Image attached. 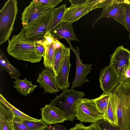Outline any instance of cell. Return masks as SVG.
<instances>
[{
	"label": "cell",
	"mask_w": 130,
	"mask_h": 130,
	"mask_svg": "<svg viewBox=\"0 0 130 130\" xmlns=\"http://www.w3.org/2000/svg\"><path fill=\"white\" fill-rule=\"evenodd\" d=\"M8 41L7 52L16 59L35 63L40 62L44 56V47L38 40L27 37L23 28L18 34Z\"/></svg>",
	"instance_id": "1"
},
{
	"label": "cell",
	"mask_w": 130,
	"mask_h": 130,
	"mask_svg": "<svg viewBox=\"0 0 130 130\" xmlns=\"http://www.w3.org/2000/svg\"><path fill=\"white\" fill-rule=\"evenodd\" d=\"M116 105L118 126L130 130V86L120 84L112 93Z\"/></svg>",
	"instance_id": "2"
},
{
	"label": "cell",
	"mask_w": 130,
	"mask_h": 130,
	"mask_svg": "<svg viewBox=\"0 0 130 130\" xmlns=\"http://www.w3.org/2000/svg\"><path fill=\"white\" fill-rule=\"evenodd\" d=\"M83 91L71 89L63 90L59 95L51 100L50 104L60 109L67 120L73 121L76 117L75 106L78 101L84 96Z\"/></svg>",
	"instance_id": "3"
},
{
	"label": "cell",
	"mask_w": 130,
	"mask_h": 130,
	"mask_svg": "<svg viewBox=\"0 0 130 130\" xmlns=\"http://www.w3.org/2000/svg\"><path fill=\"white\" fill-rule=\"evenodd\" d=\"M17 1L8 0L0 11V45L9 39L18 11Z\"/></svg>",
	"instance_id": "4"
},
{
	"label": "cell",
	"mask_w": 130,
	"mask_h": 130,
	"mask_svg": "<svg viewBox=\"0 0 130 130\" xmlns=\"http://www.w3.org/2000/svg\"><path fill=\"white\" fill-rule=\"evenodd\" d=\"M101 1L69 0L71 5L65 12L61 22H67L72 24L77 21L91 10L98 8Z\"/></svg>",
	"instance_id": "5"
},
{
	"label": "cell",
	"mask_w": 130,
	"mask_h": 130,
	"mask_svg": "<svg viewBox=\"0 0 130 130\" xmlns=\"http://www.w3.org/2000/svg\"><path fill=\"white\" fill-rule=\"evenodd\" d=\"M75 113L76 119L82 122L94 123L103 119V114L99 111L92 99L79 100L76 105Z\"/></svg>",
	"instance_id": "6"
},
{
	"label": "cell",
	"mask_w": 130,
	"mask_h": 130,
	"mask_svg": "<svg viewBox=\"0 0 130 130\" xmlns=\"http://www.w3.org/2000/svg\"><path fill=\"white\" fill-rule=\"evenodd\" d=\"M53 8L48 5L39 2L38 0H32L22 13V24H29L35 20L48 14Z\"/></svg>",
	"instance_id": "7"
},
{
	"label": "cell",
	"mask_w": 130,
	"mask_h": 130,
	"mask_svg": "<svg viewBox=\"0 0 130 130\" xmlns=\"http://www.w3.org/2000/svg\"><path fill=\"white\" fill-rule=\"evenodd\" d=\"M51 12L38 18L27 25H23L26 36L35 40L42 38L47 32Z\"/></svg>",
	"instance_id": "8"
},
{
	"label": "cell",
	"mask_w": 130,
	"mask_h": 130,
	"mask_svg": "<svg viewBox=\"0 0 130 130\" xmlns=\"http://www.w3.org/2000/svg\"><path fill=\"white\" fill-rule=\"evenodd\" d=\"M69 48L65 46L64 48L62 60L58 72L55 76L56 84L59 89L63 90L70 86L68 77L72 66L70 61V55Z\"/></svg>",
	"instance_id": "9"
},
{
	"label": "cell",
	"mask_w": 130,
	"mask_h": 130,
	"mask_svg": "<svg viewBox=\"0 0 130 130\" xmlns=\"http://www.w3.org/2000/svg\"><path fill=\"white\" fill-rule=\"evenodd\" d=\"M110 57L109 65L120 77L130 63V51L122 45L116 48Z\"/></svg>",
	"instance_id": "10"
},
{
	"label": "cell",
	"mask_w": 130,
	"mask_h": 130,
	"mask_svg": "<svg viewBox=\"0 0 130 130\" xmlns=\"http://www.w3.org/2000/svg\"><path fill=\"white\" fill-rule=\"evenodd\" d=\"M100 87L105 94L112 93L120 84V77L109 65L106 66L100 73Z\"/></svg>",
	"instance_id": "11"
},
{
	"label": "cell",
	"mask_w": 130,
	"mask_h": 130,
	"mask_svg": "<svg viewBox=\"0 0 130 130\" xmlns=\"http://www.w3.org/2000/svg\"><path fill=\"white\" fill-rule=\"evenodd\" d=\"M69 44L70 49L73 52L75 55L76 59L75 75L71 87V89H74L76 87L82 86L84 84L89 81V80L86 78V77L92 69L91 67L92 65L83 63L80 58L79 47L76 46L74 48L70 43Z\"/></svg>",
	"instance_id": "12"
},
{
	"label": "cell",
	"mask_w": 130,
	"mask_h": 130,
	"mask_svg": "<svg viewBox=\"0 0 130 130\" xmlns=\"http://www.w3.org/2000/svg\"><path fill=\"white\" fill-rule=\"evenodd\" d=\"M130 1L124 0L123 2L113 4L103 9L100 15L93 22L92 26L100 19L107 17L114 19L126 29L124 3Z\"/></svg>",
	"instance_id": "13"
},
{
	"label": "cell",
	"mask_w": 130,
	"mask_h": 130,
	"mask_svg": "<svg viewBox=\"0 0 130 130\" xmlns=\"http://www.w3.org/2000/svg\"><path fill=\"white\" fill-rule=\"evenodd\" d=\"M36 81L39 84V87L43 88L44 94L48 93L52 94L59 91L56 84L55 75L50 68L43 69L39 73Z\"/></svg>",
	"instance_id": "14"
},
{
	"label": "cell",
	"mask_w": 130,
	"mask_h": 130,
	"mask_svg": "<svg viewBox=\"0 0 130 130\" xmlns=\"http://www.w3.org/2000/svg\"><path fill=\"white\" fill-rule=\"evenodd\" d=\"M41 119L47 125L62 123L67 120L61 111L56 107L50 104H46L40 108Z\"/></svg>",
	"instance_id": "15"
},
{
	"label": "cell",
	"mask_w": 130,
	"mask_h": 130,
	"mask_svg": "<svg viewBox=\"0 0 130 130\" xmlns=\"http://www.w3.org/2000/svg\"><path fill=\"white\" fill-rule=\"evenodd\" d=\"M72 24L67 22H62L50 32L56 39L64 38L69 44L71 40L78 41L79 40L74 33Z\"/></svg>",
	"instance_id": "16"
},
{
	"label": "cell",
	"mask_w": 130,
	"mask_h": 130,
	"mask_svg": "<svg viewBox=\"0 0 130 130\" xmlns=\"http://www.w3.org/2000/svg\"><path fill=\"white\" fill-rule=\"evenodd\" d=\"M14 116L10 109L0 101V130H14Z\"/></svg>",
	"instance_id": "17"
},
{
	"label": "cell",
	"mask_w": 130,
	"mask_h": 130,
	"mask_svg": "<svg viewBox=\"0 0 130 130\" xmlns=\"http://www.w3.org/2000/svg\"><path fill=\"white\" fill-rule=\"evenodd\" d=\"M103 117L104 119L113 125L118 126L116 105L112 93L110 94L107 107Z\"/></svg>",
	"instance_id": "18"
},
{
	"label": "cell",
	"mask_w": 130,
	"mask_h": 130,
	"mask_svg": "<svg viewBox=\"0 0 130 130\" xmlns=\"http://www.w3.org/2000/svg\"><path fill=\"white\" fill-rule=\"evenodd\" d=\"M68 8L63 4L56 8H53L51 15L47 32H50L62 21L64 14Z\"/></svg>",
	"instance_id": "19"
},
{
	"label": "cell",
	"mask_w": 130,
	"mask_h": 130,
	"mask_svg": "<svg viewBox=\"0 0 130 130\" xmlns=\"http://www.w3.org/2000/svg\"><path fill=\"white\" fill-rule=\"evenodd\" d=\"M13 83L14 84L13 87L16 89L17 92L25 96L33 93L37 86L36 85L33 84L31 82L26 78L23 79H16Z\"/></svg>",
	"instance_id": "20"
},
{
	"label": "cell",
	"mask_w": 130,
	"mask_h": 130,
	"mask_svg": "<svg viewBox=\"0 0 130 130\" xmlns=\"http://www.w3.org/2000/svg\"><path fill=\"white\" fill-rule=\"evenodd\" d=\"M0 69L6 71L12 79L18 78L20 76V72L10 63L2 51L0 49Z\"/></svg>",
	"instance_id": "21"
},
{
	"label": "cell",
	"mask_w": 130,
	"mask_h": 130,
	"mask_svg": "<svg viewBox=\"0 0 130 130\" xmlns=\"http://www.w3.org/2000/svg\"><path fill=\"white\" fill-rule=\"evenodd\" d=\"M53 43L44 47V54L43 64L47 68L52 70L56 48Z\"/></svg>",
	"instance_id": "22"
},
{
	"label": "cell",
	"mask_w": 130,
	"mask_h": 130,
	"mask_svg": "<svg viewBox=\"0 0 130 130\" xmlns=\"http://www.w3.org/2000/svg\"><path fill=\"white\" fill-rule=\"evenodd\" d=\"M0 101L4 103L10 109L14 116L23 120L36 121H38L40 120V119L35 118L27 115L16 108L8 102L1 93L0 94Z\"/></svg>",
	"instance_id": "23"
},
{
	"label": "cell",
	"mask_w": 130,
	"mask_h": 130,
	"mask_svg": "<svg viewBox=\"0 0 130 130\" xmlns=\"http://www.w3.org/2000/svg\"><path fill=\"white\" fill-rule=\"evenodd\" d=\"M110 94H105L103 93L99 97L92 99L98 110L103 115L106 110Z\"/></svg>",
	"instance_id": "24"
},
{
	"label": "cell",
	"mask_w": 130,
	"mask_h": 130,
	"mask_svg": "<svg viewBox=\"0 0 130 130\" xmlns=\"http://www.w3.org/2000/svg\"><path fill=\"white\" fill-rule=\"evenodd\" d=\"M65 46L62 44L60 47L55 49L52 68L55 76L57 75L59 71Z\"/></svg>",
	"instance_id": "25"
},
{
	"label": "cell",
	"mask_w": 130,
	"mask_h": 130,
	"mask_svg": "<svg viewBox=\"0 0 130 130\" xmlns=\"http://www.w3.org/2000/svg\"><path fill=\"white\" fill-rule=\"evenodd\" d=\"M29 130H45L48 125L41 119L38 121L23 120Z\"/></svg>",
	"instance_id": "26"
},
{
	"label": "cell",
	"mask_w": 130,
	"mask_h": 130,
	"mask_svg": "<svg viewBox=\"0 0 130 130\" xmlns=\"http://www.w3.org/2000/svg\"><path fill=\"white\" fill-rule=\"evenodd\" d=\"M57 40L50 32H47L42 38L38 40V42L44 47L47 45L55 43Z\"/></svg>",
	"instance_id": "27"
},
{
	"label": "cell",
	"mask_w": 130,
	"mask_h": 130,
	"mask_svg": "<svg viewBox=\"0 0 130 130\" xmlns=\"http://www.w3.org/2000/svg\"><path fill=\"white\" fill-rule=\"evenodd\" d=\"M97 122L101 130H122L119 126L113 125L104 119L100 120Z\"/></svg>",
	"instance_id": "28"
},
{
	"label": "cell",
	"mask_w": 130,
	"mask_h": 130,
	"mask_svg": "<svg viewBox=\"0 0 130 130\" xmlns=\"http://www.w3.org/2000/svg\"><path fill=\"white\" fill-rule=\"evenodd\" d=\"M120 83L122 85L130 86V63L120 76Z\"/></svg>",
	"instance_id": "29"
},
{
	"label": "cell",
	"mask_w": 130,
	"mask_h": 130,
	"mask_svg": "<svg viewBox=\"0 0 130 130\" xmlns=\"http://www.w3.org/2000/svg\"><path fill=\"white\" fill-rule=\"evenodd\" d=\"M126 29L130 33V1L124 3Z\"/></svg>",
	"instance_id": "30"
},
{
	"label": "cell",
	"mask_w": 130,
	"mask_h": 130,
	"mask_svg": "<svg viewBox=\"0 0 130 130\" xmlns=\"http://www.w3.org/2000/svg\"><path fill=\"white\" fill-rule=\"evenodd\" d=\"M13 124L14 130H29L24 123L23 120L14 116L13 120Z\"/></svg>",
	"instance_id": "31"
},
{
	"label": "cell",
	"mask_w": 130,
	"mask_h": 130,
	"mask_svg": "<svg viewBox=\"0 0 130 130\" xmlns=\"http://www.w3.org/2000/svg\"><path fill=\"white\" fill-rule=\"evenodd\" d=\"M40 2L46 4L54 8L62 0H38Z\"/></svg>",
	"instance_id": "32"
},
{
	"label": "cell",
	"mask_w": 130,
	"mask_h": 130,
	"mask_svg": "<svg viewBox=\"0 0 130 130\" xmlns=\"http://www.w3.org/2000/svg\"><path fill=\"white\" fill-rule=\"evenodd\" d=\"M45 130H67L65 126L59 124V123L48 126Z\"/></svg>",
	"instance_id": "33"
},
{
	"label": "cell",
	"mask_w": 130,
	"mask_h": 130,
	"mask_svg": "<svg viewBox=\"0 0 130 130\" xmlns=\"http://www.w3.org/2000/svg\"><path fill=\"white\" fill-rule=\"evenodd\" d=\"M69 130H89L88 126L84 125L82 122L75 124Z\"/></svg>",
	"instance_id": "34"
},
{
	"label": "cell",
	"mask_w": 130,
	"mask_h": 130,
	"mask_svg": "<svg viewBox=\"0 0 130 130\" xmlns=\"http://www.w3.org/2000/svg\"><path fill=\"white\" fill-rule=\"evenodd\" d=\"M88 127L89 130H101L97 122L91 124Z\"/></svg>",
	"instance_id": "35"
},
{
	"label": "cell",
	"mask_w": 130,
	"mask_h": 130,
	"mask_svg": "<svg viewBox=\"0 0 130 130\" xmlns=\"http://www.w3.org/2000/svg\"><path fill=\"white\" fill-rule=\"evenodd\" d=\"M54 44L55 48H58L61 47L62 43H61L57 39L55 42L54 43Z\"/></svg>",
	"instance_id": "36"
},
{
	"label": "cell",
	"mask_w": 130,
	"mask_h": 130,
	"mask_svg": "<svg viewBox=\"0 0 130 130\" xmlns=\"http://www.w3.org/2000/svg\"><path fill=\"white\" fill-rule=\"evenodd\" d=\"M129 38L130 39V33L129 34Z\"/></svg>",
	"instance_id": "37"
},
{
	"label": "cell",
	"mask_w": 130,
	"mask_h": 130,
	"mask_svg": "<svg viewBox=\"0 0 130 130\" xmlns=\"http://www.w3.org/2000/svg\"></svg>",
	"instance_id": "38"
}]
</instances>
